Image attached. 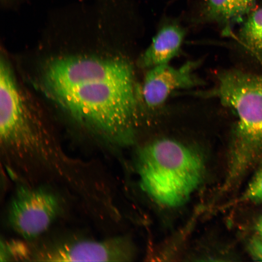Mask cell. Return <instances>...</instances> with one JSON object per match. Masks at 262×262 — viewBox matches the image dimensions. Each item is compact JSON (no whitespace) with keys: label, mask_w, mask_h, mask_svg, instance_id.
<instances>
[{"label":"cell","mask_w":262,"mask_h":262,"mask_svg":"<svg viewBox=\"0 0 262 262\" xmlns=\"http://www.w3.org/2000/svg\"><path fill=\"white\" fill-rule=\"evenodd\" d=\"M31 85L88 135L102 137L122 129L134 109L133 68L119 58L58 56L43 65Z\"/></svg>","instance_id":"obj_1"},{"label":"cell","mask_w":262,"mask_h":262,"mask_svg":"<svg viewBox=\"0 0 262 262\" xmlns=\"http://www.w3.org/2000/svg\"><path fill=\"white\" fill-rule=\"evenodd\" d=\"M19 80L4 58L0 63V144L11 167L61 171L71 161L63 151L47 108L36 91ZM35 90V89H34Z\"/></svg>","instance_id":"obj_2"},{"label":"cell","mask_w":262,"mask_h":262,"mask_svg":"<svg viewBox=\"0 0 262 262\" xmlns=\"http://www.w3.org/2000/svg\"><path fill=\"white\" fill-rule=\"evenodd\" d=\"M215 83L192 95L217 99L236 120L231 131L227 168L220 193L233 190L262 162V73L229 69L218 72Z\"/></svg>","instance_id":"obj_3"},{"label":"cell","mask_w":262,"mask_h":262,"mask_svg":"<svg viewBox=\"0 0 262 262\" xmlns=\"http://www.w3.org/2000/svg\"><path fill=\"white\" fill-rule=\"evenodd\" d=\"M205 161L199 149L161 138L139 150L136 166L145 192L158 203L173 207L186 202L201 184Z\"/></svg>","instance_id":"obj_4"},{"label":"cell","mask_w":262,"mask_h":262,"mask_svg":"<svg viewBox=\"0 0 262 262\" xmlns=\"http://www.w3.org/2000/svg\"><path fill=\"white\" fill-rule=\"evenodd\" d=\"M65 204L62 196L50 186L19 183L8 206V224L22 238L35 239L62 215Z\"/></svg>","instance_id":"obj_5"},{"label":"cell","mask_w":262,"mask_h":262,"mask_svg":"<svg viewBox=\"0 0 262 262\" xmlns=\"http://www.w3.org/2000/svg\"><path fill=\"white\" fill-rule=\"evenodd\" d=\"M133 246L128 239L97 241L70 236L29 248L28 259L43 262H124L133 258Z\"/></svg>","instance_id":"obj_6"},{"label":"cell","mask_w":262,"mask_h":262,"mask_svg":"<svg viewBox=\"0 0 262 262\" xmlns=\"http://www.w3.org/2000/svg\"><path fill=\"white\" fill-rule=\"evenodd\" d=\"M198 61H189L175 68L168 64L151 68L147 73L142 87L146 104L155 107L163 104L174 91L188 89L204 84L195 73Z\"/></svg>","instance_id":"obj_7"},{"label":"cell","mask_w":262,"mask_h":262,"mask_svg":"<svg viewBox=\"0 0 262 262\" xmlns=\"http://www.w3.org/2000/svg\"><path fill=\"white\" fill-rule=\"evenodd\" d=\"M257 0H204L202 11L204 20L217 25L229 35L255 9Z\"/></svg>","instance_id":"obj_8"},{"label":"cell","mask_w":262,"mask_h":262,"mask_svg":"<svg viewBox=\"0 0 262 262\" xmlns=\"http://www.w3.org/2000/svg\"><path fill=\"white\" fill-rule=\"evenodd\" d=\"M184 34V30L177 25H170L163 27L141 56L140 65L151 68L168 64L178 53Z\"/></svg>","instance_id":"obj_9"},{"label":"cell","mask_w":262,"mask_h":262,"mask_svg":"<svg viewBox=\"0 0 262 262\" xmlns=\"http://www.w3.org/2000/svg\"><path fill=\"white\" fill-rule=\"evenodd\" d=\"M241 24L236 36L239 49L262 66V7L254 9Z\"/></svg>","instance_id":"obj_10"},{"label":"cell","mask_w":262,"mask_h":262,"mask_svg":"<svg viewBox=\"0 0 262 262\" xmlns=\"http://www.w3.org/2000/svg\"><path fill=\"white\" fill-rule=\"evenodd\" d=\"M239 202L262 203V162L257 168L244 192L235 201V203Z\"/></svg>","instance_id":"obj_11"},{"label":"cell","mask_w":262,"mask_h":262,"mask_svg":"<svg viewBox=\"0 0 262 262\" xmlns=\"http://www.w3.org/2000/svg\"><path fill=\"white\" fill-rule=\"evenodd\" d=\"M248 250L252 257L262 261V240L258 236L251 239L247 246Z\"/></svg>","instance_id":"obj_12"},{"label":"cell","mask_w":262,"mask_h":262,"mask_svg":"<svg viewBox=\"0 0 262 262\" xmlns=\"http://www.w3.org/2000/svg\"><path fill=\"white\" fill-rule=\"evenodd\" d=\"M255 229L258 235V236L262 240V214L256 222Z\"/></svg>","instance_id":"obj_13"}]
</instances>
